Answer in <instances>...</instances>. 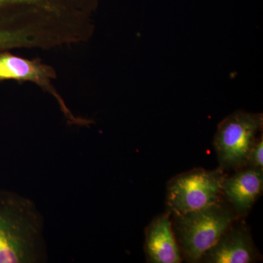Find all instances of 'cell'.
I'll list each match as a JSON object with an SVG mask.
<instances>
[{
    "label": "cell",
    "mask_w": 263,
    "mask_h": 263,
    "mask_svg": "<svg viewBox=\"0 0 263 263\" xmlns=\"http://www.w3.org/2000/svg\"><path fill=\"white\" fill-rule=\"evenodd\" d=\"M44 219L30 199L0 190V263L47 260Z\"/></svg>",
    "instance_id": "1"
},
{
    "label": "cell",
    "mask_w": 263,
    "mask_h": 263,
    "mask_svg": "<svg viewBox=\"0 0 263 263\" xmlns=\"http://www.w3.org/2000/svg\"><path fill=\"white\" fill-rule=\"evenodd\" d=\"M62 0H0V53L39 48L51 33Z\"/></svg>",
    "instance_id": "2"
},
{
    "label": "cell",
    "mask_w": 263,
    "mask_h": 263,
    "mask_svg": "<svg viewBox=\"0 0 263 263\" xmlns=\"http://www.w3.org/2000/svg\"><path fill=\"white\" fill-rule=\"evenodd\" d=\"M236 213L220 201L195 212L175 214L179 247L189 262L201 260L236 219Z\"/></svg>",
    "instance_id": "3"
},
{
    "label": "cell",
    "mask_w": 263,
    "mask_h": 263,
    "mask_svg": "<svg viewBox=\"0 0 263 263\" xmlns=\"http://www.w3.org/2000/svg\"><path fill=\"white\" fill-rule=\"evenodd\" d=\"M226 175L220 168L194 169L176 176L167 185V203L175 214L201 210L220 201Z\"/></svg>",
    "instance_id": "4"
},
{
    "label": "cell",
    "mask_w": 263,
    "mask_h": 263,
    "mask_svg": "<svg viewBox=\"0 0 263 263\" xmlns=\"http://www.w3.org/2000/svg\"><path fill=\"white\" fill-rule=\"evenodd\" d=\"M262 124V114L243 110L228 116L219 124L214 147L220 164L219 168L224 171L246 165Z\"/></svg>",
    "instance_id": "5"
},
{
    "label": "cell",
    "mask_w": 263,
    "mask_h": 263,
    "mask_svg": "<svg viewBox=\"0 0 263 263\" xmlns=\"http://www.w3.org/2000/svg\"><path fill=\"white\" fill-rule=\"evenodd\" d=\"M54 69L40 60H28L15 56L8 51L0 53V81H15L18 82H32L52 95L60 105L62 113L71 124L89 126L94 123L90 119L76 117L66 105L65 100L52 85L56 79Z\"/></svg>",
    "instance_id": "6"
},
{
    "label": "cell",
    "mask_w": 263,
    "mask_h": 263,
    "mask_svg": "<svg viewBox=\"0 0 263 263\" xmlns=\"http://www.w3.org/2000/svg\"><path fill=\"white\" fill-rule=\"evenodd\" d=\"M257 254L249 232L243 227H230L203 254L201 260L211 263L255 262Z\"/></svg>",
    "instance_id": "7"
},
{
    "label": "cell",
    "mask_w": 263,
    "mask_h": 263,
    "mask_svg": "<svg viewBox=\"0 0 263 263\" xmlns=\"http://www.w3.org/2000/svg\"><path fill=\"white\" fill-rule=\"evenodd\" d=\"M262 171L249 167L238 171L231 177L226 178L222 183V195L233 205L235 213L247 214L262 193Z\"/></svg>",
    "instance_id": "8"
},
{
    "label": "cell",
    "mask_w": 263,
    "mask_h": 263,
    "mask_svg": "<svg viewBox=\"0 0 263 263\" xmlns=\"http://www.w3.org/2000/svg\"><path fill=\"white\" fill-rule=\"evenodd\" d=\"M145 248L150 262H181V252L173 231L169 213L156 218L147 228Z\"/></svg>",
    "instance_id": "9"
},
{
    "label": "cell",
    "mask_w": 263,
    "mask_h": 263,
    "mask_svg": "<svg viewBox=\"0 0 263 263\" xmlns=\"http://www.w3.org/2000/svg\"><path fill=\"white\" fill-rule=\"evenodd\" d=\"M263 139L262 136L261 138L257 140L252 147L250 153H249L248 160H247V165L252 168L261 170L263 169Z\"/></svg>",
    "instance_id": "10"
}]
</instances>
